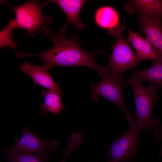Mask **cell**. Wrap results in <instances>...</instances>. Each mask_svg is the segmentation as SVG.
<instances>
[{"instance_id":"cell-1","label":"cell","mask_w":162,"mask_h":162,"mask_svg":"<svg viewBox=\"0 0 162 162\" xmlns=\"http://www.w3.org/2000/svg\"><path fill=\"white\" fill-rule=\"evenodd\" d=\"M66 30L62 28L58 32L55 33L47 28L44 34L46 36L50 38L53 44L52 47L38 54L17 52L16 56L18 57L33 56L38 57L44 62L41 67L47 70L55 66H82L94 70L102 76L109 70L107 65H99L94 59L96 55L105 53L104 49L94 52L84 50L77 42L78 33L76 32L74 37L70 39L66 35Z\"/></svg>"},{"instance_id":"cell-2","label":"cell","mask_w":162,"mask_h":162,"mask_svg":"<svg viewBox=\"0 0 162 162\" xmlns=\"http://www.w3.org/2000/svg\"><path fill=\"white\" fill-rule=\"evenodd\" d=\"M141 81L131 76L128 83L133 89L136 109L134 117V122L143 129L151 130L159 126V121L152 116V108L159 97L156 93L158 89L150 85L143 86Z\"/></svg>"},{"instance_id":"cell-3","label":"cell","mask_w":162,"mask_h":162,"mask_svg":"<svg viewBox=\"0 0 162 162\" xmlns=\"http://www.w3.org/2000/svg\"><path fill=\"white\" fill-rule=\"evenodd\" d=\"M14 10L16 18L13 19L15 28H25L30 37L42 33L53 20L50 16H44L43 6L39 1L28 0L21 5L14 6L8 4Z\"/></svg>"},{"instance_id":"cell-4","label":"cell","mask_w":162,"mask_h":162,"mask_svg":"<svg viewBox=\"0 0 162 162\" xmlns=\"http://www.w3.org/2000/svg\"><path fill=\"white\" fill-rule=\"evenodd\" d=\"M125 28L124 25L119 22L116 27L108 31L110 34L116 37V40L111 46L112 52L107 65L110 70L119 74L121 77L124 71L135 67L142 60L122 36V32Z\"/></svg>"},{"instance_id":"cell-5","label":"cell","mask_w":162,"mask_h":162,"mask_svg":"<svg viewBox=\"0 0 162 162\" xmlns=\"http://www.w3.org/2000/svg\"><path fill=\"white\" fill-rule=\"evenodd\" d=\"M125 81L122 77L110 70L102 76L98 83L90 84L91 88V99L95 102L102 97L118 106L124 112L130 124L134 122V117L127 109L124 101L123 89Z\"/></svg>"},{"instance_id":"cell-6","label":"cell","mask_w":162,"mask_h":162,"mask_svg":"<svg viewBox=\"0 0 162 162\" xmlns=\"http://www.w3.org/2000/svg\"><path fill=\"white\" fill-rule=\"evenodd\" d=\"M130 125L123 135L112 141L106 151L109 162H129L138 151L141 142L139 133L143 128L135 122Z\"/></svg>"},{"instance_id":"cell-7","label":"cell","mask_w":162,"mask_h":162,"mask_svg":"<svg viewBox=\"0 0 162 162\" xmlns=\"http://www.w3.org/2000/svg\"><path fill=\"white\" fill-rule=\"evenodd\" d=\"M58 146L57 140L50 141L45 137L36 136L26 126L23 129L21 137L16 138L12 147L9 149L13 152L42 155L55 151Z\"/></svg>"},{"instance_id":"cell-8","label":"cell","mask_w":162,"mask_h":162,"mask_svg":"<svg viewBox=\"0 0 162 162\" xmlns=\"http://www.w3.org/2000/svg\"><path fill=\"white\" fill-rule=\"evenodd\" d=\"M136 20L140 30L149 41L157 55L162 58V22L161 19L138 16Z\"/></svg>"},{"instance_id":"cell-9","label":"cell","mask_w":162,"mask_h":162,"mask_svg":"<svg viewBox=\"0 0 162 162\" xmlns=\"http://www.w3.org/2000/svg\"><path fill=\"white\" fill-rule=\"evenodd\" d=\"M85 0H51L41 2L43 7L52 3L60 7L65 14L67 17L66 23L62 27L66 29L68 25L72 24L75 26L76 31L78 32L85 28L87 25L80 21L79 14L82 8L87 1Z\"/></svg>"},{"instance_id":"cell-10","label":"cell","mask_w":162,"mask_h":162,"mask_svg":"<svg viewBox=\"0 0 162 162\" xmlns=\"http://www.w3.org/2000/svg\"><path fill=\"white\" fill-rule=\"evenodd\" d=\"M20 69L22 73L28 75L36 85L52 90L59 95L63 94L47 70L43 69L41 66L32 65L28 62H26L21 64Z\"/></svg>"},{"instance_id":"cell-11","label":"cell","mask_w":162,"mask_h":162,"mask_svg":"<svg viewBox=\"0 0 162 162\" xmlns=\"http://www.w3.org/2000/svg\"><path fill=\"white\" fill-rule=\"evenodd\" d=\"M124 8L129 14L136 12L142 17L162 18L161 0H130L125 2Z\"/></svg>"},{"instance_id":"cell-12","label":"cell","mask_w":162,"mask_h":162,"mask_svg":"<svg viewBox=\"0 0 162 162\" xmlns=\"http://www.w3.org/2000/svg\"><path fill=\"white\" fill-rule=\"evenodd\" d=\"M127 40L136 50L137 54L142 60L154 61L157 55L151 44L147 38L142 37L140 34L134 32L128 28Z\"/></svg>"},{"instance_id":"cell-13","label":"cell","mask_w":162,"mask_h":162,"mask_svg":"<svg viewBox=\"0 0 162 162\" xmlns=\"http://www.w3.org/2000/svg\"><path fill=\"white\" fill-rule=\"evenodd\" d=\"M150 68L142 70H134L131 76L141 82L147 81L158 88L162 87V58H157L152 61Z\"/></svg>"},{"instance_id":"cell-14","label":"cell","mask_w":162,"mask_h":162,"mask_svg":"<svg viewBox=\"0 0 162 162\" xmlns=\"http://www.w3.org/2000/svg\"><path fill=\"white\" fill-rule=\"evenodd\" d=\"M94 19L98 26L108 31L115 28L119 23L118 13L110 6H103L98 8L94 13Z\"/></svg>"},{"instance_id":"cell-15","label":"cell","mask_w":162,"mask_h":162,"mask_svg":"<svg viewBox=\"0 0 162 162\" xmlns=\"http://www.w3.org/2000/svg\"><path fill=\"white\" fill-rule=\"evenodd\" d=\"M44 98V102L40 106V110L44 114L48 112L53 114L60 113L64 109L59 95L56 92L49 89L43 90L41 94Z\"/></svg>"},{"instance_id":"cell-16","label":"cell","mask_w":162,"mask_h":162,"mask_svg":"<svg viewBox=\"0 0 162 162\" xmlns=\"http://www.w3.org/2000/svg\"><path fill=\"white\" fill-rule=\"evenodd\" d=\"M3 152L8 162H47L49 158L47 152L42 155H37L13 152L9 149H4Z\"/></svg>"},{"instance_id":"cell-17","label":"cell","mask_w":162,"mask_h":162,"mask_svg":"<svg viewBox=\"0 0 162 162\" xmlns=\"http://www.w3.org/2000/svg\"><path fill=\"white\" fill-rule=\"evenodd\" d=\"M15 28L14 20H10L8 25L5 26L4 28L0 31V48L8 47L15 49L17 44L13 40L12 32Z\"/></svg>"},{"instance_id":"cell-18","label":"cell","mask_w":162,"mask_h":162,"mask_svg":"<svg viewBox=\"0 0 162 162\" xmlns=\"http://www.w3.org/2000/svg\"><path fill=\"white\" fill-rule=\"evenodd\" d=\"M67 140V148L64 152L63 157L60 162H65L71 152L81 143L85 141L82 135L78 132L73 133Z\"/></svg>"},{"instance_id":"cell-19","label":"cell","mask_w":162,"mask_h":162,"mask_svg":"<svg viewBox=\"0 0 162 162\" xmlns=\"http://www.w3.org/2000/svg\"><path fill=\"white\" fill-rule=\"evenodd\" d=\"M153 136L154 138L159 141H162V127L158 126L155 128L154 131ZM158 154L162 156V151L158 152Z\"/></svg>"}]
</instances>
